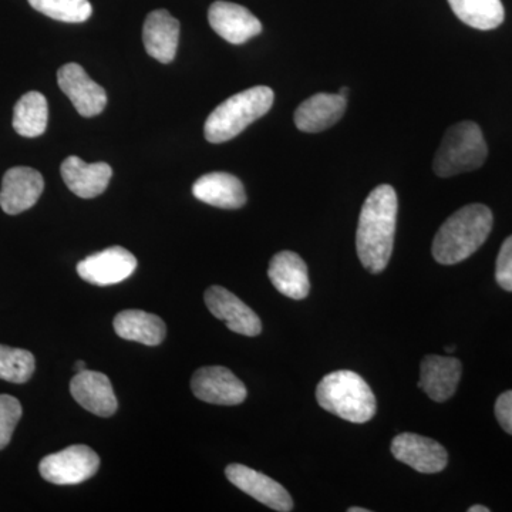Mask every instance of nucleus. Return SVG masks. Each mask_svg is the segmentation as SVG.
I'll list each match as a JSON object with an SVG mask.
<instances>
[{
	"instance_id": "1",
	"label": "nucleus",
	"mask_w": 512,
	"mask_h": 512,
	"mask_svg": "<svg viewBox=\"0 0 512 512\" xmlns=\"http://www.w3.org/2000/svg\"><path fill=\"white\" fill-rule=\"evenodd\" d=\"M399 202L392 185H379L363 204L357 225L356 249L360 262L380 274L392 258Z\"/></svg>"
},
{
	"instance_id": "2",
	"label": "nucleus",
	"mask_w": 512,
	"mask_h": 512,
	"mask_svg": "<svg viewBox=\"0 0 512 512\" xmlns=\"http://www.w3.org/2000/svg\"><path fill=\"white\" fill-rule=\"evenodd\" d=\"M493 212L481 204H471L454 212L441 225L433 241L434 259L441 265H454L470 258L490 237Z\"/></svg>"
},
{
	"instance_id": "3",
	"label": "nucleus",
	"mask_w": 512,
	"mask_h": 512,
	"mask_svg": "<svg viewBox=\"0 0 512 512\" xmlns=\"http://www.w3.org/2000/svg\"><path fill=\"white\" fill-rule=\"evenodd\" d=\"M316 400L326 412L350 423L363 424L376 414V397L362 376L338 370L320 380Z\"/></svg>"
},
{
	"instance_id": "4",
	"label": "nucleus",
	"mask_w": 512,
	"mask_h": 512,
	"mask_svg": "<svg viewBox=\"0 0 512 512\" xmlns=\"http://www.w3.org/2000/svg\"><path fill=\"white\" fill-rule=\"evenodd\" d=\"M275 94L266 86H256L245 92L234 94L221 103L205 121V138L212 144H221L237 137L254 121L264 117Z\"/></svg>"
},
{
	"instance_id": "5",
	"label": "nucleus",
	"mask_w": 512,
	"mask_h": 512,
	"mask_svg": "<svg viewBox=\"0 0 512 512\" xmlns=\"http://www.w3.org/2000/svg\"><path fill=\"white\" fill-rule=\"evenodd\" d=\"M487 156L481 128L473 121H461L444 134L434 158V173L443 178L468 173L483 167Z\"/></svg>"
},
{
	"instance_id": "6",
	"label": "nucleus",
	"mask_w": 512,
	"mask_h": 512,
	"mask_svg": "<svg viewBox=\"0 0 512 512\" xmlns=\"http://www.w3.org/2000/svg\"><path fill=\"white\" fill-rule=\"evenodd\" d=\"M100 458L87 446L77 444L40 461V476L56 485H74L90 480L99 471Z\"/></svg>"
},
{
	"instance_id": "7",
	"label": "nucleus",
	"mask_w": 512,
	"mask_h": 512,
	"mask_svg": "<svg viewBox=\"0 0 512 512\" xmlns=\"http://www.w3.org/2000/svg\"><path fill=\"white\" fill-rule=\"evenodd\" d=\"M197 399L218 406H237L247 399V387L231 370L222 366L201 367L191 379Z\"/></svg>"
},
{
	"instance_id": "8",
	"label": "nucleus",
	"mask_w": 512,
	"mask_h": 512,
	"mask_svg": "<svg viewBox=\"0 0 512 512\" xmlns=\"http://www.w3.org/2000/svg\"><path fill=\"white\" fill-rule=\"evenodd\" d=\"M136 256L123 247H111L87 256L77 265V274L83 281L97 286L120 284L134 274Z\"/></svg>"
},
{
	"instance_id": "9",
	"label": "nucleus",
	"mask_w": 512,
	"mask_h": 512,
	"mask_svg": "<svg viewBox=\"0 0 512 512\" xmlns=\"http://www.w3.org/2000/svg\"><path fill=\"white\" fill-rule=\"evenodd\" d=\"M57 82L80 116L96 117L106 109V90L93 82L80 64L69 63L60 67Z\"/></svg>"
},
{
	"instance_id": "10",
	"label": "nucleus",
	"mask_w": 512,
	"mask_h": 512,
	"mask_svg": "<svg viewBox=\"0 0 512 512\" xmlns=\"http://www.w3.org/2000/svg\"><path fill=\"white\" fill-rule=\"evenodd\" d=\"M392 454L400 463L407 464L421 474H436L447 467L446 448L429 437L403 433L394 437Z\"/></svg>"
},
{
	"instance_id": "11",
	"label": "nucleus",
	"mask_w": 512,
	"mask_h": 512,
	"mask_svg": "<svg viewBox=\"0 0 512 512\" xmlns=\"http://www.w3.org/2000/svg\"><path fill=\"white\" fill-rule=\"evenodd\" d=\"M225 476L235 487L251 495L259 503L279 512L292 511L293 501L288 491L271 477L258 473L242 464H231L225 470Z\"/></svg>"
},
{
	"instance_id": "12",
	"label": "nucleus",
	"mask_w": 512,
	"mask_h": 512,
	"mask_svg": "<svg viewBox=\"0 0 512 512\" xmlns=\"http://www.w3.org/2000/svg\"><path fill=\"white\" fill-rule=\"evenodd\" d=\"M45 190L42 174L30 167H13L6 171L0 190V207L9 215L28 211Z\"/></svg>"
},
{
	"instance_id": "13",
	"label": "nucleus",
	"mask_w": 512,
	"mask_h": 512,
	"mask_svg": "<svg viewBox=\"0 0 512 512\" xmlns=\"http://www.w3.org/2000/svg\"><path fill=\"white\" fill-rule=\"evenodd\" d=\"M205 303L215 318L224 320L228 329L244 336H258L262 332L261 319L238 296L222 286H211L205 292Z\"/></svg>"
},
{
	"instance_id": "14",
	"label": "nucleus",
	"mask_w": 512,
	"mask_h": 512,
	"mask_svg": "<svg viewBox=\"0 0 512 512\" xmlns=\"http://www.w3.org/2000/svg\"><path fill=\"white\" fill-rule=\"evenodd\" d=\"M208 20L214 32L232 45H242L262 32V23L237 3L222 0L212 3Z\"/></svg>"
},
{
	"instance_id": "15",
	"label": "nucleus",
	"mask_w": 512,
	"mask_h": 512,
	"mask_svg": "<svg viewBox=\"0 0 512 512\" xmlns=\"http://www.w3.org/2000/svg\"><path fill=\"white\" fill-rule=\"evenodd\" d=\"M70 392L87 412L100 417H110L117 412V397L109 377L100 372L84 369L70 382Z\"/></svg>"
},
{
	"instance_id": "16",
	"label": "nucleus",
	"mask_w": 512,
	"mask_h": 512,
	"mask_svg": "<svg viewBox=\"0 0 512 512\" xmlns=\"http://www.w3.org/2000/svg\"><path fill=\"white\" fill-rule=\"evenodd\" d=\"M461 370L460 360L454 357L426 356L421 363L419 386L433 402H446L456 393Z\"/></svg>"
},
{
	"instance_id": "17",
	"label": "nucleus",
	"mask_w": 512,
	"mask_h": 512,
	"mask_svg": "<svg viewBox=\"0 0 512 512\" xmlns=\"http://www.w3.org/2000/svg\"><path fill=\"white\" fill-rule=\"evenodd\" d=\"M342 94L318 93L303 101L295 111V124L303 133H320L335 126L346 111Z\"/></svg>"
},
{
	"instance_id": "18",
	"label": "nucleus",
	"mask_w": 512,
	"mask_h": 512,
	"mask_svg": "<svg viewBox=\"0 0 512 512\" xmlns=\"http://www.w3.org/2000/svg\"><path fill=\"white\" fill-rule=\"evenodd\" d=\"M60 171L67 188L77 197L86 198V200L103 194L113 175L109 164L84 163L82 158L76 156L67 157Z\"/></svg>"
},
{
	"instance_id": "19",
	"label": "nucleus",
	"mask_w": 512,
	"mask_h": 512,
	"mask_svg": "<svg viewBox=\"0 0 512 512\" xmlns=\"http://www.w3.org/2000/svg\"><path fill=\"white\" fill-rule=\"evenodd\" d=\"M192 194L197 200L224 210H238L247 202L244 184L228 173L202 175L192 185Z\"/></svg>"
},
{
	"instance_id": "20",
	"label": "nucleus",
	"mask_w": 512,
	"mask_h": 512,
	"mask_svg": "<svg viewBox=\"0 0 512 512\" xmlns=\"http://www.w3.org/2000/svg\"><path fill=\"white\" fill-rule=\"evenodd\" d=\"M180 22L167 10H154L144 22L143 42L148 55L161 63H171L177 55Z\"/></svg>"
},
{
	"instance_id": "21",
	"label": "nucleus",
	"mask_w": 512,
	"mask_h": 512,
	"mask_svg": "<svg viewBox=\"0 0 512 512\" xmlns=\"http://www.w3.org/2000/svg\"><path fill=\"white\" fill-rule=\"evenodd\" d=\"M269 279L276 291L295 301H302L309 295V274L305 261L291 251H282L271 259Z\"/></svg>"
},
{
	"instance_id": "22",
	"label": "nucleus",
	"mask_w": 512,
	"mask_h": 512,
	"mask_svg": "<svg viewBox=\"0 0 512 512\" xmlns=\"http://www.w3.org/2000/svg\"><path fill=\"white\" fill-rule=\"evenodd\" d=\"M114 330L121 339L157 346L167 335L164 320L143 311H123L114 319Z\"/></svg>"
},
{
	"instance_id": "23",
	"label": "nucleus",
	"mask_w": 512,
	"mask_h": 512,
	"mask_svg": "<svg viewBox=\"0 0 512 512\" xmlns=\"http://www.w3.org/2000/svg\"><path fill=\"white\" fill-rule=\"evenodd\" d=\"M49 107L46 97L39 92H29L20 97L13 110V128L19 136L36 138L46 131Z\"/></svg>"
},
{
	"instance_id": "24",
	"label": "nucleus",
	"mask_w": 512,
	"mask_h": 512,
	"mask_svg": "<svg viewBox=\"0 0 512 512\" xmlns=\"http://www.w3.org/2000/svg\"><path fill=\"white\" fill-rule=\"evenodd\" d=\"M461 22L478 30L497 29L504 22L501 0H448Z\"/></svg>"
},
{
	"instance_id": "25",
	"label": "nucleus",
	"mask_w": 512,
	"mask_h": 512,
	"mask_svg": "<svg viewBox=\"0 0 512 512\" xmlns=\"http://www.w3.org/2000/svg\"><path fill=\"white\" fill-rule=\"evenodd\" d=\"M30 6L47 18L64 23H83L92 16L89 0H29Z\"/></svg>"
},
{
	"instance_id": "26",
	"label": "nucleus",
	"mask_w": 512,
	"mask_h": 512,
	"mask_svg": "<svg viewBox=\"0 0 512 512\" xmlns=\"http://www.w3.org/2000/svg\"><path fill=\"white\" fill-rule=\"evenodd\" d=\"M35 367V356L29 350L0 345V379L18 384L29 382Z\"/></svg>"
},
{
	"instance_id": "27",
	"label": "nucleus",
	"mask_w": 512,
	"mask_h": 512,
	"mask_svg": "<svg viewBox=\"0 0 512 512\" xmlns=\"http://www.w3.org/2000/svg\"><path fill=\"white\" fill-rule=\"evenodd\" d=\"M22 413V404L16 397L0 394V450L12 440L13 431L22 419Z\"/></svg>"
},
{
	"instance_id": "28",
	"label": "nucleus",
	"mask_w": 512,
	"mask_h": 512,
	"mask_svg": "<svg viewBox=\"0 0 512 512\" xmlns=\"http://www.w3.org/2000/svg\"><path fill=\"white\" fill-rule=\"evenodd\" d=\"M495 279L504 291L512 292V235L505 239L498 254Z\"/></svg>"
},
{
	"instance_id": "29",
	"label": "nucleus",
	"mask_w": 512,
	"mask_h": 512,
	"mask_svg": "<svg viewBox=\"0 0 512 512\" xmlns=\"http://www.w3.org/2000/svg\"><path fill=\"white\" fill-rule=\"evenodd\" d=\"M495 416L504 431L512 436V390L501 394L495 403Z\"/></svg>"
},
{
	"instance_id": "30",
	"label": "nucleus",
	"mask_w": 512,
	"mask_h": 512,
	"mask_svg": "<svg viewBox=\"0 0 512 512\" xmlns=\"http://www.w3.org/2000/svg\"><path fill=\"white\" fill-rule=\"evenodd\" d=\"M468 512H490V508L484 507V505H473L468 508Z\"/></svg>"
},
{
	"instance_id": "31",
	"label": "nucleus",
	"mask_w": 512,
	"mask_h": 512,
	"mask_svg": "<svg viewBox=\"0 0 512 512\" xmlns=\"http://www.w3.org/2000/svg\"><path fill=\"white\" fill-rule=\"evenodd\" d=\"M74 369H76V372L79 373L86 369V366H84V362H82V360H79V362L74 365Z\"/></svg>"
},
{
	"instance_id": "32",
	"label": "nucleus",
	"mask_w": 512,
	"mask_h": 512,
	"mask_svg": "<svg viewBox=\"0 0 512 512\" xmlns=\"http://www.w3.org/2000/svg\"><path fill=\"white\" fill-rule=\"evenodd\" d=\"M348 512H369V510H366V508L352 507L349 508Z\"/></svg>"
},
{
	"instance_id": "33",
	"label": "nucleus",
	"mask_w": 512,
	"mask_h": 512,
	"mask_svg": "<svg viewBox=\"0 0 512 512\" xmlns=\"http://www.w3.org/2000/svg\"><path fill=\"white\" fill-rule=\"evenodd\" d=\"M349 89L348 87H343V89H340L339 94H342V96L348 97Z\"/></svg>"
},
{
	"instance_id": "34",
	"label": "nucleus",
	"mask_w": 512,
	"mask_h": 512,
	"mask_svg": "<svg viewBox=\"0 0 512 512\" xmlns=\"http://www.w3.org/2000/svg\"><path fill=\"white\" fill-rule=\"evenodd\" d=\"M446 350L448 353H453L454 350H456V346H448V348Z\"/></svg>"
}]
</instances>
